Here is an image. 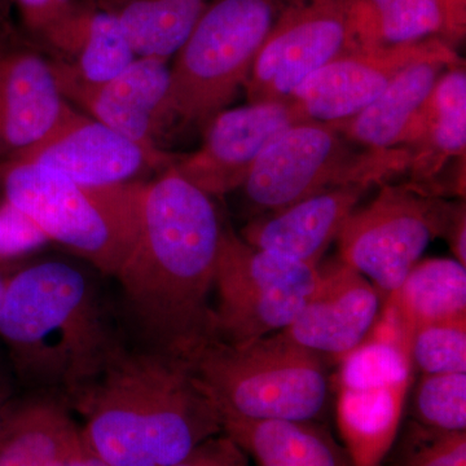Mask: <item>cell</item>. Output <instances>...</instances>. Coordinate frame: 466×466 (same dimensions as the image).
Here are the masks:
<instances>
[{
  "instance_id": "6da1fadb",
  "label": "cell",
  "mask_w": 466,
  "mask_h": 466,
  "mask_svg": "<svg viewBox=\"0 0 466 466\" xmlns=\"http://www.w3.org/2000/svg\"><path fill=\"white\" fill-rule=\"evenodd\" d=\"M225 225L173 165L147 183L133 249L115 278L134 345L191 361L218 339L211 293Z\"/></svg>"
},
{
  "instance_id": "7a4b0ae2",
  "label": "cell",
  "mask_w": 466,
  "mask_h": 466,
  "mask_svg": "<svg viewBox=\"0 0 466 466\" xmlns=\"http://www.w3.org/2000/svg\"><path fill=\"white\" fill-rule=\"evenodd\" d=\"M86 446L109 466H173L222 433L189 361L122 342L76 408Z\"/></svg>"
},
{
  "instance_id": "3957f363",
  "label": "cell",
  "mask_w": 466,
  "mask_h": 466,
  "mask_svg": "<svg viewBox=\"0 0 466 466\" xmlns=\"http://www.w3.org/2000/svg\"><path fill=\"white\" fill-rule=\"evenodd\" d=\"M0 337L27 386L75 410L124 342L90 276L63 260L5 281Z\"/></svg>"
},
{
  "instance_id": "277c9868",
  "label": "cell",
  "mask_w": 466,
  "mask_h": 466,
  "mask_svg": "<svg viewBox=\"0 0 466 466\" xmlns=\"http://www.w3.org/2000/svg\"><path fill=\"white\" fill-rule=\"evenodd\" d=\"M5 200L32 218L48 240L115 278L133 249L147 183L86 186L32 162L0 167Z\"/></svg>"
},
{
  "instance_id": "5b68a950",
  "label": "cell",
  "mask_w": 466,
  "mask_h": 466,
  "mask_svg": "<svg viewBox=\"0 0 466 466\" xmlns=\"http://www.w3.org/2000/svg\"><path fill=\"white\" fill-rule=\"evenodd\" d=\"M189 364L220 419L318 421L327 408L321 355L281 332L242 345L216 339Z\"/></svg>"
},
{
  "instance_id": "8992f818",
  "label": "cell",
  "mask_w": 466,
  "mask_h": 466,
  "mask_svg": "<svg viewBox=\"0 0 466 466\" xmlns=\"http://www.w3.org/2000/svg\"><path fill=\"white\" fill-rule=\"evenodd\" d=\"M284 0H210L170 67L165 133L198 128L244 88Z\"/></svg>"
},
{
  "instance_id": "52a82bcc",
  "label": "cell",
  "mask_w": 466,
  "mask_h": 466,
  "mask_svg": "<svg viewBox=\"0 0 466 466\" xmlns=\"http://www.w3.org/2000/svg\"><path fill=\"white\" fill-rule=\"evenodd\" d=\"M408 165L404 147L359 150L332 124L308 119L267 147L238 191L251 219L334 187L382 184Z\"/></svg>"
},
{
  "instance_id": "ba28073f",
  "label": "cell",
  "mask_w": 466,
  "mask_h": 466,
  "mask_svg": "<svg viewBox=\"0 0 466 466\" xmlns=\"http://www.w3.org/2000/svg\"><path fill=\"white\" fill-rule=\"evenodd\" d=\"M318 280L319 266L251 247L225 226L214 280L218 339L242 345L283 332Z\"/></svg>"
},
{
  "instance_id": "9c48e42d",
  "label": "cell",
  "mask_w": 466,
  "mask_h": 466,
  "mask_svg": "<svg viewBox=\"0 0 466 466\" xmlns=\"http://www.w3.org/2000/svg\"><path fill=\"white\" fill-rule=\"evenodd\" d=\"M458 202L425 195L410 184H383L355 208L337 241L339 259L367 278L383 299L400 289L435 238H443Z\"/></svg>"
},
{
  "instance_id": "30bf717a",
  "label": "cell",
  "mask_w": 466,
  "mask_h": 466,
  "mask_svg": "<svg viewBox=\"0 0 466 466\" xmlns=\"http://www.w3.org/2000/svg\"><path fill=\"white\" fill-rule=\"evenodd\" d=\"M352 0H284L244 86L248 103L289 100L309 75L352 52Z\"/></svg>"
},
{
  "instance_id": "8fae6325",
  "label": "cell",
  "mask_w": 466,
  "mask_h": 466,
  "mask_svg": "<svg viewBox=\"0 0 466 466\" xmlns=\"http://www.w3.org/2000/svg\"><path fill=\"white\" fill-rule=\"evenodd\" d=\"M61 94L84 106L92 118L108 126L137 144L153 167L174 164L159 148L165 135V112L170 90V66L167 60L137 57L124 72L104 84L76 79L61 61L51 63Z\"/></svg>"
},
{
  "instance_id": "7c38bea8",
  "label": "cell",
  "mask_w": 466,
  "mask_h": 466,
  "mask_svg": "<svg viewBox=\"0 0 466 466\" xmlns=\"http://www.w3.org/2000/svg\"><path fill=\"white\" fill-rule=\"evenodd\" d=\"M308 119L290 100L225 109L204 128L200 148L175 158L173 167L210 198L225 196L240 188L279 135Z\"/></svg>"
},
{
  "instance_id": "4fadbf2b",
  "label": "cell",
  "mask_w": 466,
  "mask_h": 466,
  "mask_svg": "<svg viewBox=\"0 0 466 466\" xmlns=\"http://www.w3.org/2000/svg\"><path fill=\"white\" fill-rule=\"evenodd\" d=\"M453 50L441 38L381 50L354 51L309 75L289 100L312 121H342L370 106L410 64Z\"/></svg>"
},
{
  "instance_id": "5bb4252c",
  "label": "cell",
  "mask_w": 466,
  "mask_h": 466,
  "mask_svg": "<svg viewBox=\"0 0 466 466\" xmlns=\"http://www.w3.org/2000/svg\"><path fill=\"white\" fill-rule=\"evenodd\" d=\"M375 285L341 259L319 267V280L302 309L283 333L318 355L345 357L363 342L381 314Z\"/></svg>"
},
{
  "instance_id": "9a60e30c",
  "label": "cell",
  "mask_w": 466,
  "mask_h": 466,
  "mask_svg": "<svg viewBox=\"0 0 466 466\" xmlns=\"http://www.w3.org/2000/svg\"><path fill=\"white\" fill-rule=\"evenodd\" d=\"M8 159L32 162L97 187L134 182L143 167H153L137 144L70 106L50 133Z\"/></svg>"
},
{
  "instance_id": "2e32d148",
  "label": "cell",
  "mask_w": 466,
  "mask_h": 466,
  "mask_svg": "<svg viewBox=\"0 0 466 466\" xmlns=\"http://www.w3.org/2000/svg\"><path fill=\"white\" fill-rule=\"evenodd\" d=\"M372 184L334 187L280 210L248 220L242 240L306 265L318 267L346 220Z\"/></svg>"
},
{
  "instance_id": "e0dca14e",
  "label": "cell",
  "mask_w": 466,
  "mask_h": 466,
  "mask_svg": "<svg viewBox=\"0 0 466 466\" xmlns=\"http://www.w3.org/2000/svg\"><path fill=\"white\" fill-rule=\"evenodd\" d=\"M69 104L50 61L27 50H0V162L50 133Z\"/></svg>"
},
{
  "instance_id": "ac0fdd59",
  "label": "cell",
  "mask_w": 466,
  "mask_h": 466,
  "mask_svg": "<svg viewBox=\"0 0 466 466\" xmlns=\"http://www.w3.org/2000/svg\"><path fill=\"white\" fill-rule=\"evenodd\" d=\"M400 147L410 150V184L428 195L450 162L465 158L466 70L464 61L449 67L410 125Z\"/></svg>"
},
{
  "instance_id": "d6986e66",
  "label": "cell",
  "mask_w": 466,
  "mask_h": 466,
  "mask_svg": "<svg viewBox=\"0 0 466 466\" xmlns=\"http://www.w3.org/2000/svg\"><path fill=\"white\" fill-rule=\"evenodd\" d=\"M462 63L456 50L416 61L395 76L388 87L357 115L333 122L355 146L367 149L400 147L404 134L428 100L441 76Z\"/></svg>"
},
{
  "instance_id": "ffe728a7",
  "label": "cell",
  "mask_w": 466,
  "mask_h": 466,
  "mask_svg": "<svg viewBox=\"0 0 466 466\" xmlns=\"http://www.w3.org/2000/svg\"><path fill=\"white\" fill-rule=\"evenodd\" d=\"M41 38L66 58L61 63L85 84L108 82L137 58L118 21L91 0L76 3Z\"/></svg>"
},
{
  "instance_id": "44dd1931",
  "label": "cell",
  "mask_w": 466,
  "mask_h": 466,
  "mask_svg": "<svg viewBox=\"0 0 466 466\" xmlns=\"http://www.w3.org/2000/svg\"><path fill=\"white\" fill-rule=\"evenodd\" d=\"M54 398L8 408L0 419V466H66L84 446L81 426Z\"/></svg>"
},
{
  "instance_id": "7402d4cb",
  "label": "cell",
  "mask_w": 466,
  "mask_h": 466,
  "mask_svg": "<svg viewBox=\"0 0 466 466\" xmlns=\"http://www.w3.org/2000/svg\"><path fill=\"white\" fill-rule=\"evenodd\" d=\"M231 437L257 466H354L348 452L318 421L222 417Z\"/></svg>"
},
{
  "instance_id": "603a6c76",
  "label": "cell",
  "mask_w": 466,
  "mask_h": 466,
  "mask_svg": "<svg viewBox=\"0 0 466 466\" xmlns=\"http://www.w3.org/2000/svg\"><path fill=\"white\" fill-rule=\"evenodd\" d=\"M410 383L339 388L337 428L352 465H382L400 434Z\"/></svg>"
},
{
  "instance_id": "cb8c5ba5",
  "label": "cell",
  "mask_w": 466,
  "mask_h": 466,
  "mask_svg": "<svg viewBox=\"0 0 466 466\" xmlns=\"http://www.w3.org/2000/svg\"><path fill=\"white\" fill-rule=\"evenodd\" d=\"M383 303L394 311L410 354L419 328L466 319V267L456 259L422 260Z\"/></svg>"
},
{
  "instance_id": "d4e9b609",
  "label": "cell",
  "mask_w": 466,
  "mask_h": 466,
  "mask_svg": "<svg viewBox=\"0 0 466 466\" xmlns=\"http://www.w3.org/2000/svg\"><path fill=\"white\" fill-rule=\"evenodd\" d=\"M122 26L137 57L168 60L187 41L210 0H91Z\"/></svg>"
},
{
  "instance_id": "484cf974",
  "label": "cell",
  "mask_w": 466,
  "mask_h": 466,
  "mask_svg": "<svg viewBox=\"0 0 466 466\" xmlns=\"http://www.w3.org/2000/svg\"><path fill=\"white\" fill-rule=\"evenodd\" d=\"M443 23L441 0H352V52L441 38Z\"/></svg>"
},
{
  "instance_id": "4316f807",
  "label": "cell",
  "mask_w": 466,
  "mask_h": 466,
  "mask_svg": "<svg viewBox=\"0 0 466 466\" xmlns=\"http://www.w3.org/2000/svg\"><path fill=\"white\" fill-rule=\"evenodd\" d=\"M381 466H466V431L407 422Z\"/></svg>"
},
{
  "instance_id": "83f0119b",
  "label": "cell",
  "mask_w": 466,
  "mask_h": 466,
  "mask_svg": "<svg viewBox=\"0 0 466 466\" xmlns=\"http://www.w3.org/2000/svg\"><path fill=\"white\" fill-rule=\"evenodd\" d=\"M413 421L443 431H466V373L422 375L413 397Z\"/></svg>"
},
{
  "instance_id": "f1b7e54d",
  "label": "cell",
  "mask_w": 466,
  "mask_h": 466,
  "mask_svg": "<svg viewBox=\"0 0 466 466\" xmlns=\"http://www.w3.org/2000/svg\"><path fill=\"white\" fill-rule=\"evenodd\" d=\"M410 360L422 375L466 373V319L416 329L410 341Z\"/></svg>"
},
{
  "instance_id": "f546056e",
  "label": "cell",
  "mask_w": 466,
  "mask_h": 466,
  "mask_svg": "<svg viewBox=\"0 0 466 466\" xmlns=\"http://www.w3.org/2000/svg\"><path fill=\"white\" fill-rule=\"evenodd\" d=\"M48 241L32 218L5 198L3 200L0 204V259L16 258Z\"/></svg>"
},
{
  "instance_id": "4dcf8cb0",
  "label": "cell",
  "mask_w": 466,
  "mask_h": 466,
  "mask_svg": "<svg viewBox=\"0 0 466 466\" xmlns=\"http://www.w3.org/2000/svg\"><path fill=\"white\" fill-rule=\"evenodd\" d=\"M173 466H250V462L245 451L222 431L202 441Z\"/></svg>"
},
{
  "instance_id": "1f68e13d",
  "label": "cell",
  "mask_w": 466,
  "mask_h": 466,
  "mask_svg": "<svg viewBox=\"0 0 466 466\" xmlns=\"http://www.w3.org/2000/svg\"><path fill=\"white\" fill-rule=\"evenodd\" d=\"M16 5L27 30L42 36L57 21L69 14L76 0H11Z\"/></svg>"
},
{
  "instance_id": "d6a6232c",
  "label": "cell",
  "mask_w": 466,
  "mask_h": 466,
  "mask_svg": "<svg viewBox=\"0 0 466 466\" xmlns=\"http://www.w3.org/2000/svg\"><path fill=\"white\" fill-rule=\"evenodd\" d=\"M444 23L441 39L456 50L466 33V0H441Z\"/></svg>"
},
{
  "instance_id": "836d02e7",
  "label": "cell",
  "mask_w": 466,
  "mask_h": 466,
  "mask_svg": "<svg viewBox=\"0 0 466 466\" xmlns=\"http://www.w3.org/2000/svg\"><path fill=\"white\" fill-rule=\"evenodd\" d=\"M443 238L449 242L453 257L466 267V208L465 202H458L452 216H451Z\"/></svg>"
},
{
  "instance_id": "e575fe53",
  "label": "cell",
  "mask_w": 466,
  "mask_h": 466,
  "mask_svg": "<svg viewBox=\"0 0 466 466\" xmlns=\"http://www.w3.org/2000/svg\"><path fill=\"white\" fill-rule=\"evenodd\" d=\"M66 466H109L104 462L99 456L95 455L94 452L87 446L84 441V446L81 447L75 455L70 458Z\"/></svg>"
},
{
  "instance_id": "d590c367",
  "label": "cell",
  "mask_w": 466,
  "mask_h": 466,
  "mask_svg": "<svg viewBox=\"0 0 466 466\" xmlns=\"http://www.w3.org/2000/svg\"><path fill=\"white\" fill-rule=\"evenodd\" d=\"M9 5H11V0H0V18H2Z\"/></svg>"
},
{
  "instance_id": "8d00e7d4",
  "label": "cell",
  "mask_w": 466,
  "mask_h": 466,
  "mask_svg": "<svg viewBox=\"0 0 466 466\" xmlns=\"http://www.w3.org/2000/svg\"><path fill=\"white\" fill-rule=\"evenodd\" d=\"M5 281L7 280H5V279L0 276V305H2L3 294H5Z\"/></svg>"
},
{
  "instance_id": "74e56055",
  "label": "cell",
  "mask_w": 466,
  "mask_h": 466,
  "mask_svg": "<svg viewBox=\"0 0 466 466\" xmlns=\"http://www.w3.org/2000/svg\"><path fill=\"white\" fill-rule=\"evenodd\" d=\"M5 410H7V407H5V404L2 403V400H0V419H2L3 413L5 412Z\"/></svg>"
}]
</instances>
